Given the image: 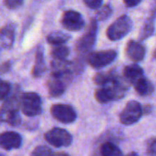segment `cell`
Listing matches in <instances>:
<instances>
[{"instance_id": "52a82bcc", "label": "cell", "mask_w": 156, "mask_h": 156, "mask_svg": "<svg viewBox=\"0 0 156 156\" xmlns=\"http://www.w3.org/2000/svg\"><path fill=\"white\" fill-rule=\"evenodd\" d=\"M50 113L55 120L64 124L72 123L77 119L76 111L69 104H54L50 108Z\"/></svg>"}, {"instance_id": "ffe728a7", "label": "cell", "mask_w": 156, "mask_h": 156, "mask_svg": "<svg viewBox=\"0 0 156 156\" xmlns=\"http://www.w3.org/2000/svg\"><path fill=\"white\" fill-rule=\"evenodd\" d=\"M118 77L112 73V72H106V73H97L94 78H93V81L95 84L100 85V86H104L106 84H108L109 82L114 80L115 79H117Z\"/></svg>"}, {"instance_id": "277c9868", "label": "cell", "mask_w": 156, "mask_h": 156, "mask_svg": "<svg viewBox=\"0 0 156 156\" xmlns=\"http://www.w3.org/2000/svg\"><path fill=\"white\" fill-rule=\"evenodd\" d=\"M133 21L132 19L123 15L117 18L107 29V37L112 41H117L124 37L132 29Z\"/></svg>"}, {"instance_id": "5b68a950", "label": "cell", "mask_w": 156, "mask_h": 156, "mask_svg": "<svg viewBox=\"0 0 156 156\" xmlns=\"http://www.w3.org/2000/svg\"><path fill=\"white\" fill-rule=\"evenodd\" d=\"M143 106L136 101H130L120 113L119 119L122 124L131 126L138 122L143 117Z\"/></svg>"}, {"instance_id": "4dcf8cb0", "label": "cell", "mask_w": 156, "mask_h": 156, "mask_svg": "<svg viewBox=\"0 0 156 156\" xmlns=\"http://www.w3.org/2000/svg\"><path fill=\"white\" fill-rule=\"evenodd\" d=\"M51 156H69L65 153H53Z\"/></svg>"}, {"instance_id": "f546056e", "label": "cell", "mask_w": 156, "mask_h": 156, "mask_svg": "<svg viewBox=\"0 0 156 156\" xmlns=\"http://www.w3.org/2000/svg\"><path fill=\"white\" fill-rule=\"evenodd\" d=\"M143 108V114H150L153 111V107L151 105H144Z\"/></svg>"}, {"instance_id": "2e32d148", "label": "cell", "mask_w": 156, "mask_h": 156, "mask_svg": "<svg viewBox=\"0 0 156 156\" xmlns=\"http://www.w3.org/2000/svg\"><path fill=\"white\" fill-rule=\"evenodd\" d=\"M123 75H124V78L128 81H130L131 83L133 84L136 80H138L140 78L143 77L144 70L140 66H138L136 64H133V65L126 66L124 68Z\"/></svg>"}, {"instance_id": "7402d4cb", "label": "cell", "mask_w": 156, "mask_h": 156, "mask_svg": "<svg viewBox=\"0 0 156 156\" xmlns=\"http://www.w3.org/2000/svg\"><path fill=\"white\" fill-rule=\"evenodd\" d=\"M112 13V9L111 8V6L109 5H104L102 6H100L96 12V19L95 20H99V21L105 20L110 17Z\"/></svg>"}, {"instance_id": "d6986e66", "label": "cell", "mask_w": 156, "mask_h": 156, "mask_svg": "<svg viewBox=\"0 0 156 156\" xmlns=\"http://www.w3.org/2000/svg\"><path fill=\"white\" fill-rule=\"evenodd\" d=\"M70 38V36L62 31H53L47 37V41L52 45H62Z\"/></svg>"}, {"instance_id": "30bf717a", "label": "cell", "mask_w": 156, "mask_h": 156, "mask_svg": "<svg viewBox=\"0 0 156 156\" xmlns=\"http://www.w3.org/2000/svg\"><path fill=\"white\" fill-rule=\"evenodd\" d=\"M61 23L65 28L71 31H79L85 25L84 18L82 17V16L79 12L73 10L66 11L63 14Z\"/></svg>"}, {"instance_id": "7c38bea8", "label": "cell", "mask_w": 156, "mask_h": 156, "mask_svg": "<svg viewBox=\"0 0 156 156\" xmlns=\"http://www.w3.org/2000/svg\"><path fill=\"white\" fill-rule=\"evenodd\" d=\"M22 145V137L16 132H4L0 133V148L5 151L18 149Z\"/></svg>"}, {"instance_id": "484cf974", "label": "cell", "mask_w": 156, "mask_h": 156, "mask_svg": "<svg viewBox=\"0 0 156 156\" xmlns=\"http://www.w3.org/2000/svg\"><path fill=\"white\" fill-rule=\"evenodd\" d=\"M10 84L0 80V101L5 100L10 92Z\"/></svg>"}, {"instance_id": "f1b7e54d", "label": "cell", "mask_w": 156, "mask_h": 156, "mask_svg": "<svg viewBox=\"0 0 156 156\" xmlns=\"http://www.w3.org/2000/svg\"><path fill=\"white\" fill-rule=\"evenodd\" d=\"M123 1H124V4L127 6L132 7V6H135V5H139L142 0H123Z\"/></svg>"}, {"instance_id": "8992f818", "label": "cell", "mask_w": 156, "mask_h": 156, "mask_svg": "<svg viewBox=\"0 0 156 156\" xmlns=\"http://www.w3.org/2000/svg\"><path fill=\"white\" fill-rule=\"evenodd\" d=\"M44 138L47 143L56 148L68 147L72 143L71 134L68 131L58 127H54L48 131L44 134Z\"/></svg>"}, {"instance_id": "cb8c5ba5", "label": "cell", "mask_w": 156, "mask_h": 156, "mask_svg": "<svg viewBox=\"0 0 156 156\" xmlns=\"http://www.w3.org/2000/svg\"><path fill=\"white\" fill-rule=\"evenodd\" d=\"M154 22L153 21L147 22L144 25V27H143V29H142V32H141V35H140L141 39H145V38L149 37L154 33Z\"/></svg>"}, {"instance_id": "1f68e13d", "label": "cell", "mask_w": 156, "mask_h": 156, "mask_svg": "<svg viewBox=\"0 0 156 156\" xmlns=\"http://www.w3.org/2000/svg\"><path fill=\"white\" fill-rule=\"evenodd\" d=\"M125 156H139V155H138V154H137V153H135V152H131V153H129L128 154H126Z\"/></svg>"}, {"instance_id": "e0dca14e", "label": "cell", "mask_w": 156, "mask_h": 156, "mask_svg": "<svg viewBox=\"0 0 156 156\" xmlns=\"http://www.w3.org/2000/svg\"><path fill=\"white\" fill-rule=\"evenodd\" d=\"M101 156H125L122 150L112 142H105L100 148Z\"/></svg>"}, {"instance_id": "7a4b0ae2", "label": "cell", "mask_w": 156, "mask_h": 156, "mask_svg": "<svg viewBox=\"0 0 156 156\" xmlns=\"http://www.w3.org/2000/svg\"><path fill=\"white\" fill-rule=\"evenodd\" d=\"M0 108V122L7 123L11 126H17L21 122L19 116L20 98L13 95L7 99Z\"/></svg>"}, {"instance_id": "d6a6232c", "label": "cell", "mask_w": 156, "mask_h": 156, "mask_svg": "<svg viewBox=\"0 0 156 156\" xmlns=\"http://www.w3.org/2000/svg\"><path fill=\"white\" fill-rule=\"evenodd\" d=\"M0 156H5V155H4V154H0Z\"/></svg>"}, {"instance_id": "4fadbf2b", "label": "cell", "mask_w": 156, "mask_h": 156, "mask_svg": "<svg viewBox=\"0 0 156 156\" xmlns=\"http://www.w3.org/2000/svg\"><path fill=\"white\" fill-rule=\"evenodd\" d=\"M126 53L128 57L134 62L142 61L145 56V49L144 47L140 44L139 42H136L134 40L129 41L127 48H126Z\"/></svg>"}, {"instance_id": "9c48e42d", "label": "cell", "mask_w": 156, "mask_h": 156, "mask_svg": "<svg viewBox=\"0 0 156 156\" xmlns=\"http://www.w3.org/2000/svg\"><path fill=\"white\" fill-rule=\"evenodd\" d=\"M97 28V21L95 19H92L88 31L80 38L78 42L77 48L79 52L87 53L92 48L96 40Z\"/></svg>"}, {"instance_id": "83f0119b", "label": "cell", "mask_w": 156, "mask_h": 156, "mask_svg": "<svg viewBox=\"0 0 156 156\" xmlns=\"http://www.w3.org/2000/svg\"><path fill=\"white\" fill-rule=\"evenodd\" d=\"M83 1L87 6L92 9H98L102 2V0H83Z\"/></svg>"}, {"instance_id": "603a6c76", "label": "cell", "mask_w": 156, "mask_h": 156, "mask_svg": "<svg viewBox=\"0 0 156 156\" xmlns=\"http://www.w3.org/2000/svg\"><path fill=\"white\" fill-rule=\"evenodd\" d=\"M52 154L53 153L49 147L46 145H38L33 150L31 156H51Z\"/></svg>"}, {"instance_id": "ba28073f", "label": "cell", "mask_w": 156, "mask_h": 156, "mask_svg": "<svg viewBox=\"0 0 156 156\" xmlns=\"http://www.w3.org/2000/svg\"><path fill=\"white\" fill-rule=\"evenodd\" d=\"M117 57V53L114 50H102L98 52H93L89 56V64L95 68H102L111 64Z\"/></svg>"}, {"instance_id": "6da1fadb", "label": "cell", "mask_w": 156, "mask_h": 156, "mask_svg": "<svg viewBox=\"0 0 156 156\" xmlns=\"http://www.w3.org/2000/svg\"><path fill=\"white\" fill-rule=\"evenodd\" d=\"M127 87L122 83L119 78L101 86L95 91V99L101 104H106L112 101H117L125 96Z\"/></svg>"}, {"instance_id": "ac0fdd59", "label": "cell", "mask_w": 156, "mask_h": 156, "mask_svg": "<svg viewBox=\"0 0 156 156\" xmlns=\"http://www.w3.org/2000/svg\"><path fill=\"white\" fill-rule=\"evenodd\" d=\"M47 68H46V64L44 61V56H43V51L41 48H38L36 54V62H35V66L33 69V76L35 78H38L41 77L45 71H46Z\"/></svg>"}, {"instance_id": "8fae6325", "label": "cell", "mask_w": 156, "mask_h": 156, "mask_svg": "<svg viewBox=\"0 0 156 156\" xmlns=\"http://www.w3.org/2000/svg\"><path fill=\"white\" fill-rule=\"evenodd\" d=\"M69 74L56 75L52 74L48 80V90L51 97H58L62 95L66 90V80H68Z\"/></svg>"}, {"instance_id": "4316f807", "label": "cell", "mask_w": 156, "mask_h": 156, "mask_svg": "<svg viewBox=\"0 0 156 156\" xmlns=\"http://www.w3.org/2000/svg\"><path fill=\"white\" fill-rule=\"evenodd\" d=\"M24 0H5V4L8 8L14 9L19 7L23 4Z\"/></svg>"}, {"instance_id": "d4e9b609", "label": "cell", "mask_w": 156, "mask_h": 156, "mask_svg": "<svg viewBox=\"0 0 156 156\" xmlns=\"http://www.w3.org/2000/svg\"><path fill=\"white\" fill-rule=\"evenodd\" d=\"M146 153L148 156H156V138L152 136L146 143Z\"/></svg>"}, {"instance_id": "9a60e30c", "label": "cell", "mask_w": 156, "mask_h": 156, "mask_svg": "<svg viewBox=\"0 0 156 156\" xmlns=\"http://www.w3.org/2000/svg\"><path fill=\"white\" fill-rule=\"evenodd\" d=\"M133 85H134L136 92L141 96H149L154 91V84L144 77L136 80L133 83Z\"/></svg>"}, {"instance_id": "44dd1931", "label": "cell", "mask_w": 156, "mask_h": 156, "mask_svg": "<svg viewBox=\"0 0 156 156\" xmlns=\"http://www.w3.org/2000/svg\"><path fill=\"white\" fill-rule=\"evenodd\" d=\"M58 47L54 48L52 49L51 55L54 58V59L58 60H65L66 58L69 55V49L66 46L63 45H57Z\"/></svg>"}, {"instance_id": "5bb4252c", "label": "cell", "mask_w": 156, "mask_h": 156, "mask_svg": "<svg viewBox=\"0 0 156 156\" xmlns=\"http://www.w3.org/2000/svg\"><path fill=\"white\" fill-rule=\"evenodd\" d=\"M15 40V27L7 24L0 29V46L4 48H11Z\"/></svg>"}, {"instance_id": "3957f363", "label": "cell", "mask_w": 156, "mask_h": 156, "mask_svg": "<svg viewBox=\"0 0 156 156\" xmlns=\"http://www.w3.org/2000/svg\"><path fill=\"white\" fill-rule=\"evenodd\" d=\"M20 108L27 117H35L42 112V101L36 92H25L20 97Z\"/></svg>"}]
</instances>
